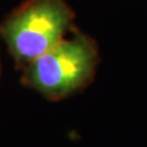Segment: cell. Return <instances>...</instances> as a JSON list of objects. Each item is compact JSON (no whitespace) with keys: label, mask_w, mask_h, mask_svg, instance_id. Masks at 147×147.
I'll use <instances>...</instances> for the list:
<instances>
[{"label":"cell","mask_w":147,"mask_h":147,"mask_svg":"<svg viewBox=\"0 0 147 147\" xmlns=\"http://www.w3.org/2000/svg\"><path fill=\"white\" fill-rule=\"evenodd\" d=\"M74 12L65 0H27L1 26L13 59L27 65L65 38Z\"/></svg>","instance_id":"7a4b0ae2"},{"label":"cell","mask_w":147,"mask_h":147,"mask_svg":"<svg viewBox=\"0 0 147 147\" xmlns=\"http://www.w3.org/2000/svg\"><path fill=\"white\" fill-rule=\"evenodd\" d=\"M98 64V50L88 36L64 38L25 66L27 86L50 100L66 98L88 84Z\"/></svg>","instance_id":"6da1fadb"}]
</instances>
